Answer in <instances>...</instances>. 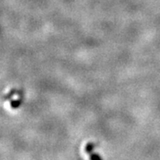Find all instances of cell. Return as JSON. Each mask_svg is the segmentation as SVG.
I'll return each mask as SVG.
<instances>
[{
    "mask_svg": "<svg viewBox=\"0 0 160 160\" xmlns=\"http://www.w3.org/2000/svg\"><path fill=\"white\" fill-rule=\"evenodd\" d=\"M22 99L13 100V101H12L11 103H10V106H11L12 109H18L21 105H22Z\"/></svg>",
    "mask_w": 160,
    "mask_h": 160,
    "instance_id": "6da1fadb",
    "label": "cell"
},
{
    "mask_svg": "<svg viewBox=\"0 0 160 160\" xmlns=\"http://www.w3.org/2000/svg\"><path fill=\"white\" fill-rule=\"evenodd\" d=\"M94 147H95V144H94V143L88 142L87 144H86L85 150H86V152L87 153V154L90 155L92 153V150H93V149H94Z\"/></svg>",
    "mask_w": 160,
    "mask_h": 160,
    "instance_id": "7a4b0ae2",
    "label": "cell"
},
{
    "mask_svg": "<svg viewBox=\"0 0 160 160\" xmlns=\"http://www.w3.org/2000/svg\"><path fill=\"white\" fill-rule=\"evenodd\" d=\"M16 92H17L16 89H12L11 91L9 92H8L7 94H6V95H5V97H4V100H6H6H10V99H11V98L12 97V96H13V95H14V94H15Z\"/></svg>",
    "mask_w": 160,
    "mask_h": 160,
    "instance_id": "3957f363",
    "label": "cell"
},
{
    "mask_svg": "<svg viewBox=\"0 0 160 160\" xmlns=\"http://www.w3.org/2000/svg\"><path fill=\"white\" fill-rule=\"evenodd\" d=\"M90 159L92 160H95V159H97V160H102V158L100 156V155H98L96 154V153H92V154H90Z\"/></svg>",
    "mask_w": 160,
    "mask_h": 160,
    "instance_id": "277c9868",
    "label": "cell"
}]
</instances>
